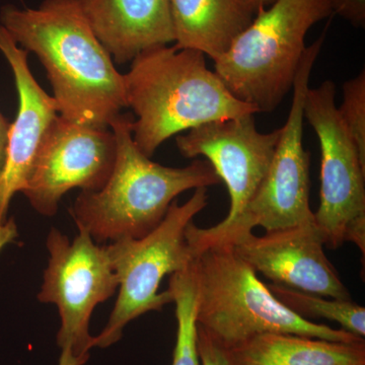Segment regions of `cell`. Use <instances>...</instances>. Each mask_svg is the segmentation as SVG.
<instances>
[{
	"mask_svg": "<svg viewBox=\"0 0 365 365\" xmlns=\"http://www.w3.org/2000/svg\"><path fill=\"white\" fill-rule=\"evenodd\" d=\"M1 26L44 67L59 116L109 129L127 108L124 74L96 37L78 0H43L37 9L4 6Z\"/></svg>",
	"mask_w": 365,
	"mask_h": 365,
	"instance_id": "cell-1",
	"label": "cell"
},
{
	"mask_svg": "<svg viewBox=\"0 0 365 365\" xmlns=\"http://www.w3.org/2000/svg\"><path fill=\"white\" fill-rule=\"evenodd\" d=\"M124 86L127 107L137 117L134 143L148 158L180 132L258 113L227 90L202 52L176 45L139 53L124 74Z\"/></svg>",
	"mask_w": 365,
	"mask_h": 365,
	"instance_id": "cell-2",
	"label": "cell"
},
{
	"mask_svg": "<svg viewBox=\"0 0 365 365\" xmlns=\"http://www.w3.org/2000/svg\"><path fill=\"white\" fill-rule=\"evenodd\" d=\"M133 121L130 114L113 120L110 128L116 139L117 157L111 176L98 191H81L69 208L78 230L97 244L145 237L162 222L182 192L222 182L205 160L185 168L153 162L134 143Z\"/></svg>",
	"mask_w": 365,
	"mask_h": 365,
	"instance_id": "cell-3",
	"label": "cell"
},
{
	"mask_svg": "<svg viewBox=\"0 0 365 365\" xmlns=\"http://www.w3.org/2000/svg\"><path fill=\"white\" fill-rule=\"evenodd\" d=\"M197 323L225 349L255 336L287 333L334 342L364 341L343 329L302 318L276 299L232 245L197 255Z\"/></svg>",
	"mask_w": 365,
	"mask_h": 365,
	"instance_id": "cell-4",
	"label": "cell"
},
{
	"mask_svg": "<svg viewBox=\"0 0 365 365\" xmlns=\"http://www.w3.org/2000/svg\"><path fill=\"white\" fill-rule=\"evenodd\" d=\"M328 0H275L261 7L215 72L237 100L258 113L274 111L294 88L309 29L332 16Z\"/></svg>",
	"mask_w": 365,
	"mask_h": 365,
	"instance_id": "cell-5",
	"label": "cell"
},
{
	"mask_svg": "<svg viewBox=\"0 0 365 365\" xmlns=\"http://www.w3.org/2000/svg\"><path fill=\"white\" fill-rule=\"evenodd\" d=\"M325 35L307 47L295 76L292 108L267 175L241 215L227 225L197 227L190 223L186 237L195 255L216 245H234L254 227L266 232L314 222L309 206V155L304 148V106L314 62Z\"/></svg>",
	"mask_w": 365,
	"mask_h": 365,
	"instance_id": "cell-6",
	"label": "cell"
},
{
	"mask_svg": "<svg viewBox=\"0 0 365 365\" xmlns=\"http://www.w3.org/2000/svg\"><path fill=\"white\" fill-rule=\"evenodd\" d=\"M207 204V188L196 189L182 205L176 200L170 204L162 222L145 237L107 245L119 295L107 325L93 340V347H110L121 339L131 321L173 302L169 290L160 292L158 288L165 276L185 270L195 260L186 230Z\"/></svg>",
	"mask_w": 365,
	"mask_h": 365,
	"instance_id": "cell-7",
	"label": "cell"
},
{
	"mask_svg": "<svg viewBox=\"0 0 365 365\" xmlns=\"http://www.w3.org/2000/svg\"><path fill=\"white\" fill-rule=\"evenodd\" d=\"M336 88L326 81L307 90L304 119L321 148L319 205L314 222L325 246L353 242L365 255V162L348 133L336 105Z\"/></svg>",
	"mask_w": 365,
	"mask_h": 365,
	"instance_id": "cell-8",
	"label": "cell"
},
{
	"mask_svg": "<svg viewBox=\"0 0 365 365\" xmlns=\"http://www.w3.org/2000/svg\"><path fill=\"white\" fill-rule=\"evenodd\" d=\"M49 261L38 299L53 304L61 326L57 344L78 359H90L95 337L90 334L91 314L115 294L119 284L107 245L100 246L85 230L73 241L53 227L46 242Z\"/></svg>",
	"mask_w": 365,
	"mask_h": 365,
	"instance_id": "cell-9",
	"label": "cell"
},
{
	"mask_svg": "<svg viewBox=\"0 0 365 365\" xmlns=\"http://www.w3.org/2000/svg\"><path fill=\"white\" fill-rule=\"evenodd\" d=\"M116 157L112 130L76 124L58 115L46 132L21 193L40 215H55L62 197L71 189H102L111 176Z\"/></svg>",
	"mask_w": 365,
	"mask_h": 365,
	"instance_id": "cell-10",
	"label": "cell"
},
{
	"mask_svg": "<svg viewBox=\"0 0 365 365\" xmlns=\"http://www.w3.org/2000/svg\"><path fill=\"white\" fill-rule=\"evenodd\" d=\"M280 136V129L263 133L254 115L200 125L176 138L182 157L202 155L225 182L230 198L228 215L220 225L234 222L260 188Z\"/></svg>",
	"mask_w": 365,
	"mask_h": 365,
	"instance_id": "cell-11",
	"label": "cell"
},
{
	"mask_svg": "<svg viewBox=\"0 0 365 365\" xmlns=\"http://www.w3.org/2000/svg\"><path fill=\"white\" fill-rule=\"evenodd\" d=\"M237 254L273 284L335 299H351L349 290L324 252L316 222L266 232H253L232 245Z\"/></svg>",
	"mask_w": 365,
	"mask_h": 365,
	"instance_id": "cell-12",
	"label": "cell"
},
{
	"mask_svg": "<svg viewBox=\"0 0 365 365\" xmlns=\"http://www.w3.org/2000/svg\"><path fill=\"white\" fill-rule=\"evenodd\" d=\"M0 51L13 71L19 95V111L9 128L6 160L0 172V227L6 222L9 203L25 189L41 144L50 125L58 116L54 98L34 78L28 63L29 52L19 47L0 26Z\"/></svg>",
	"mask_w": 365,
	"mask_h": 365,
	"instance_id": "cell-13",
	"label": "cell"
},
{
	"mask_svg": "<svg viewBox=\"0 0 365 365\" xmlns=\"http://www.w3.org/2000/svg\"><path fill=\"white\" fill-rule=\"evenodd\" d=\"M96 37L117 64L175 42L170 0H78Z\"/></svg>",
	"mask_w": 365,
	"mask_h": 365,
	"instance_id": "cell-14",
	"label": "cell"
},
{
	"mask_svg": "<svg viewBox=\"0 0 365 365\" xmlns=\"http://www.w3.org/2000/svg\"><path fill=\"white\" fill-rule=\"evenodd\" d=\"M177 47L198 50L215 61L253 21L242 0H170Z\"/></svg>",
	"mask_w": 365,
	"mask_h": 365,
	"instance_id": "cell-15",
	"label": "cell"
},
{
	"mask_svg": "<svg viewBox=\"0 0 365 365\" xmlns=\"http://www.w3.org/2000/svg\"><path fill=\"white\" fill-rule=\"evenodd\" d=\"M230 365H365V342H334L287 333L255 336L225 349Z\"/></svg>",
	"mask_w": 365,
	"mask_h": 365,
	"instance_id": "cell-16",
	"label": "cell"
},
{
	"mask_svg": "<svg viewBox=\"0 0 365 365\" xmlns=\"http://www.w3.org/2000/svg\"><path fill=\"white\" fill-rule=\"evenodd\" d=\"M274 297L302 318L330 319L346 332L364 339L365 309L352 299H325L319 295L307 294L281 285H268Z\"/></svg>",
	"mask_w": 365,
	"mask_h": 365,
	"instance_id": "cell-17",
	"label": "cell"
},
{
	"mask_svg": "<svg viewBox=\"0 0 365 365\" xmlns=\"http://www.w3.org/2000/svg\"><path fill=\"white\" fill-rule=\"evenodd\" d=\"M169 292L176 304L177 339L170 365H199L197 284L193 266L170 275Z\"/></svg>",
	"mask_w": 365,
	"mask_h": 365,
	"instance_id": "cell-18",
	"label": "cell"
},
{
	"mask_svg": "<svg viewBox=\"0 0 365 365\" xmlns=\"http://www.w3.org/2000/svg\"><path fill=\"white\" fill-rule=\"evenodd\" d=\"M338 111L348 133L365 162V72L346 81Z\"/></svg>",
	"mask_w": 365,
	"mask_h": 365,
	"instance_id": "cell-19",
	"label": "cell"
},
{
	"mask_svg": "<svg viewBox=\"0 0 365 365\" xmlns=\"http://www.w3.org/2000/svg\"><path fill=\"white\" fill-rule=\"evenodd\" d=\"M197 346L201 365H230L225 348L199 325L197 327Z\"/></svg>",
	"mask_w": 365,
	"mask_h": 365,
	"instance_id": "cell-20",
	"label": "cell"
},
{
	"mask_svg": "<svg viewBox=\"0 0 365 365\" xmlns=\"http://www.w3.org/2000/svg\"><path fill=\"white\" fill-rule=\"evenodd\" d=\"M333 14L349 21L356 28L365 25V0H328Z\"/></svg>",
	"mask_w": 365,
	"mask_h": 365,
	"instance_id": "cell-21",
	"label": "cell"
},
{
	"mask_svg": "<svg viewBox=\"0 0 365 365\" xmlns=\"http://www.w3.org/2000/svg\"><path fill=\"white\" fill-rule=\"evenodd\" d=\"M11 124L0 113V172H1L4 160H6L7 140H9Z\"/></svg>",
	"mask_w": 365,
	"mask_h": 365,
	"instance_id": "cell-22",
	"label": "cell"
},
{
	"mask_svg": "<svg viewBox=\"0 0 365 365\" xmlns=\"http://www.w3.org/2000/svg\"><path fill=\"white\" fill-rule=\"evenodd\" d=\"M88 359H78L74 357L71 352L63 350L60 355L58 365H83L88 361Z\"/></svg>",
	"mask_w": 365,
	"mask_h": 365,
	"instance_id": "cell-23",
	"label": "cell"
},
{
	"mask_svg": "<svg viewBox=\"0 0 365 365\" xmlns=\"http://www.w3.org/2000/svg\"><path fill=\"white\" fill-rule=\"evenodd\" d=\"M242 1L256 14L259 9H261V7H268L275 0H242Z\"/></svg>",
	"mask_w": 365,
	"mask_h": 365,
	"instance_id": "cell-24",
	"label": "cell"
}]
</instances>
